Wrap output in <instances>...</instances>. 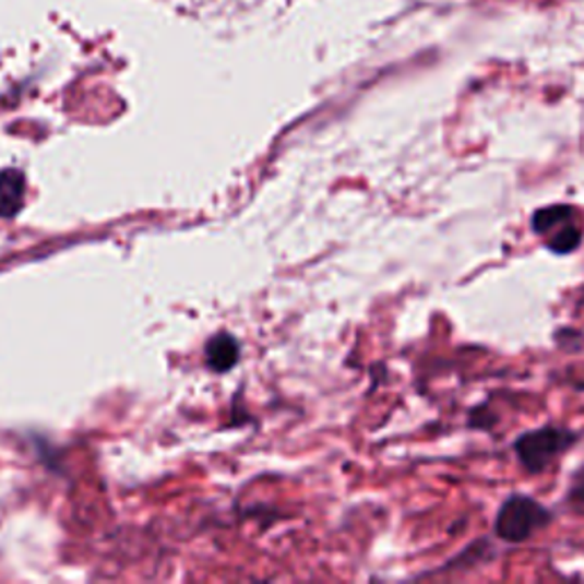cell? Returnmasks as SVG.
Here are the masks:
<instances>
[{"instance_id": "3", "label": "cell", "mask_w": 584, "mask_h": 584, "mask_svg": "<svg viewBox=\"0 0 584 584\" xmlns=\"http://www.w3.org/2000/svg\"><path fill=\"white\" fill-rule=\"evenodd\" d=\"M532 231L541 236L555 253H571L582 245V219L573 206L564 203H555L532 215Z\"/></svg>"}, {"instance_id": "4", "label": "cell", "mask_w": 584, "mask_h": 584, "mask_svg": "<svg viewBox=\"0 0 584 584\" xmlns=\"http://www.w3.org/2000/svg\"><path fill=\"white\" fill-rule=\"evenodd\" d=\"M25 196V179L19 169L0 171V217H14Z\"/></svg>"}, {"instance_id": "6", "label": "cell", "mask_w": 584, "mask_h": 584, "mask_svg": "<svg viewBox=\"0 0 584 584\" xmlns=\"http://www.w3.org/2000/svg\"><path fill=\"white\" fill-rule=\"evenodd\" d=\"M567 502L573 512L584 514V466L571 479V487L567 491Z\"/></svg>"}, {"instance_id": "1", "label": "cell", "mask_w": 584, "mask_h": 584, "mask_svg": "<svg viewBox=\"0 0 584 584\" xmlns=\"http://www.w3.org/2000/svg\"><path fill=\"white\" fill-rule=\"evenodd\" d=\"M550 523L552 514L541 502L523 493H514L502 502L493 529L496 537L506 544H523L529 537H535L539 529H546Z\"/></svg>"}, {"instance_id": "5", "label": "cell", "mask_w": 584, "mask_h": 584, "mask_svg": "<svg viewBox=\"0 0 584 584\" xmlns=\"http://www.w3.org/2000/svg\"><path fill=\"white\" fill-rule=\"evenodd\" d=\"M206 359L215 372L231 370L240 359L238 341L228 334H217L206 347Z\"/></svg>"}, {"instance_id": "2", "label": "cell", "mask_w": 584, "mask_h": 584, "mask_svg": "<svg viewBox=\"0 0 584 584\" xmlns=\"http://www.w3.org/2000/svg\"><path fill=\"white\" fill-rule=\"evenodd\" d=\"M577 443V434L567 427H541L532 429L521 434L514 443V452L519 456L521 466L532 473L539 475L548 466L557 462V456H562L567 450H571Z\"/></svg>"}]
</instances>
